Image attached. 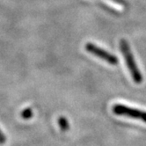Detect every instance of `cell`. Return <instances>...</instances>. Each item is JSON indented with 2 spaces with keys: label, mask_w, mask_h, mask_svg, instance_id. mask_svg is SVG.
<instances>
[{
  "label": "cell",
  "mask_w": 146,
  "mask_h": 146,
  "mask_svg": "<svg viewBox=\"0 0 146 146\" xmlns=\"http://www.w3.org/2000/svg\"><path fill=\"white\" fill-rule=\"evenodd\" d=\"M58 124H59V127L62 131H67L70 128L68 120L64 116H62L58 119Z\"/></svg>",
  "instance_id": "4"
},
{
  "label": "cell",
  "mask_w": 146,
  "mask_h": 146,
  "mask_svg": "<svg viewBox=\"0 0 146 146\" xmlns=\"http://www.w3.org/2000/svg\"><path fill=\"white\" fill-rule=\"evenodd\" d=\"M108 5H111L112 6H115L116 8H123L124 6H126V4L123 0H105Z\"/></svg>",
  "instance_id": "5"
},
{
  "label": "cell",
  "mask_w": 146,
  "mask_h": 146,
  "mask_svg": "<svg viewBox=\"0 0 146 146\" xmlns=\"http://www.w3.org/2000/svg\"><path fill=\"white\" fill-rule=\"evenodd\" d=\"M86 49L87 50V52H89L90 54L94 55L95 56L102 59L103 61L108 62L109 64L115 65L118 64V58L115 56L110 54L109 52L96 46L95 44L91 43V42L86 43Z\"/></svg>",
  "instance_id": "3"
},
{
  "label": "cell",
  "mask_w": 146,
  "mask_h": 146,
  "mask_svg": "<svg viewBox=\"0 0 146 146\" xmlns=\"http://www.w3.org/2000/svg\"><path fill=\"white\" fill-rule=\"evenodd\" d=\"M113 112L117 114V115L121 116H127L133 119L141 120L144 122H146V112L135 109L127 106L121 105V104H116L113 107Z\"/></svg>",
  "instance_id": "2"
},
{
  "label": "cell",
  "mask_w": 146,
  "mask_h": 146,
  "mask_svg": "<svg viewBox=\"0 0 146 146\" xmlns=\"http://www.w3.org/2000/svg\"><path fill=\"white\" fill-rule=\"evenodd\" d=\"M21 117L25 120H28L30 118L33 117V110L30 108H27L26 109H24L21 112Z\"/></svg>",
  "instance_id": "6"
},
{
  "label": "cell",
  "mask_w": 146,
  "mask_h": 146,
  "mask_svg": "<svg viewBox=\"0 0 146 146\" xmlns=\"http://www.w3.org/2000/svg\"><path fill=\"white\" fill-rule=\"evenodd\" d=\"M120 48H121V50L122 52L125 62H126L127 67L129 70V72H130L134 82L137 83V84H141L143 82V76L141 74L140 70L137 68V64H135V61L132 55L129 45L124 39L121 40V41H120Z\"/></svg>",
  "instance_id": "1"
},
{
  "label": "cell",
  "mask_w": 146,
  "mask_h": 146,
  "mask_svg": "<svg viewBox=\"0 0 146 146\" xmlns=\"http://www.w3.org/2000/svg\"><path fill=\"white\" fill-rule=\"evenodd\" d=\"M5 140H6V138H5V135H4V133L0 130V143H4L5 142Z\"/></svg>",
  "instance_id": "7"
}]
</instances>
